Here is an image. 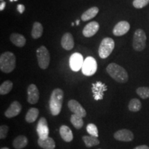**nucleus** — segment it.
<instances>
[{
  "label": "nucleus",
  "mask_w": 149,
  "mask_h": 149,
  "mask_svg": "<svg viewBox=\"0 0 149 149\" xmlns=\"http://www.w3.org/2000/svg\"><path fill=\"white\" fill-rule=\"evenodd\" d=\"M64 91L61 88H55L51 93L49 101L50 110L53 116L58 115L61 111L63 101H64Z\"/></svg>",
  "instance_id": "nucleus-1"
},
{
  "label": "nucleus",
  "mask_w": 149,
  "mask_h": 149,
  "mask_svg": "<svg viewBox=\"0 0 149 149\" xmlns=\"http://www.w3.org/2000/svg\"><path fill=\"white\" fill-rule=\"evenodd\" d=\"M107 72L117 82L124 84L128 80V74L124 68L120 65L111 63L107 67Z\"/></svg>",
  "instance_id": "nucleus-2"
},
{
  "label": "nucleus",
  "mask_w": 149,
  "mask_h": 149,
  "mask_svg": "<svg viewBox=\"0 0 149 149\" xmlns=\"http://www.w3.org/2000/svg\"><path fill=\"white\" fill-rule=\"evenodd\" d=\"M16 66L15 56L11 52L7 51L0 56V69L5 73H10Z\"/></svg>",
  "instance_id": "nucleus-3"
},
{
  "label": "nucleus",
  "mask_w": 149,
  "mask_h": 149,
  "mask_svg": "<svg viewBox=\"0 0 149 149\" xmlns=\"http://www.w3.org/2000/svg\"><path fill=\"white\" fill-rule=\"evenodd\" d=\"M146 35L142 29L136 30L133 39V47L136 51L141 52L145 49L146 46Z\"/></svg>",
  "instance_id": "nucleus-4"
},
{
  "label": "nucleus",
  "mask_w": 149,
  "mask_h": 149,
  "mask_svg": "<svg viewBox=\"0 0 149 149\" xmlns=\"http://www.w3.org/2000/svg\"><path fill=\"white\" fill-rule=\"evenodd\" d=\"M115 48V42L111 37H105L100 43L98 53L102 59L107 58Z\"/></svg>",
  "instance_id": "nucleus-5"
},
{
  "label": "nucleus",
  "mask_w": 149,
  "mask_h": 149,
  "mask_svg": "<svg viewBox=\"0 0 149 149\" xmlns=\"http://www.w3.org/2000/svg\"><path fill=\"white\" fill-rule=\"evenodd\" d=\"M36 55L40 68L44 70L46 69L49 66L51 56H50L49 51L46 46H41L40 48H37Z\"/></svg>",
  "instance_id": "nucleus-6"
},
{
  "label": "nucleus",
  "mask_w": 149,
  "mask_h": 149,
  "mask_svg": "<svg viewBox=\"0 0 149 149\" xmlns=\"http://www.w3.org/2000/svg\"><path fill=\"white\" fill-rule=\"evenodd\" d=\"M97 70V64L95 59L93 57H88L84 59L81 68V72L86 76H91L95 73Z\"/></svg>",
  "instance_id": "nucleus-7"
},
{
  "label": "nucleus",
  "mask_w": 149,
  "mask_h": 149,
  "mask_svg": "<svg viewBox=\"0 0 149 149\" xmlns=\"http://www.w3.org/2000/svg\"><path fill=\"white\" fill-rule=\"evenodd\" d=\"M107 89L108 87L107 84L102 81H96L95 83H93L91 91H92L93 96L95 100L96 101L102 100L104 97V93L107 91Z\"/></svg>",
  "instance_id": "nucleus-8"
},
{
  "label": "nucleus",
  "mask_w": 149,
  "mask_h": 149,
  "mask_svg": "<svg viewBox=\"0 0 149 149\" xmlns=\"http://www.w3.org/2000/svg\"><path fill=\"white\" fill-rule=\"evenodd\" d=\"M84 59L83 56L79 53H74L70 55L69 59L70 68L74 72L79 71L82 68Z\"/></svg>",
  "instance_id": "nucleus-9"
},
{
  "label": "nucleus",
  "mask_w": 149,
  "mask_h": 149,
  "mask_svg": "<svg viewBox=\"0 0 149 149\" xmlns=\"http://www.w3.org/2000/svg\"><path fill=\"white\" fill-rule=\"evenodd\" d=\"M37 133L39 138L45 139L48 137L49 129H48V122L45 117H41L37 125Z\"/></svg>",
  "instance_id": "nucleus-10"
},
{
  "label": "nucleus",
  "mask_w": 149,
  "mask_h": 149,
  "mask_svg": "<svg viewBox=\"0 0 149 149\" xmlns=\"http://www.w3.org/2000/svg\"><path fill=\"white\" fill-rule=\"evenodd\" d=\"M27 101L29 104H37L40 99V91L35 84H30L27 88Z\"/></svg>",
  "instance_id": "nucleus-11"
},
{
  "label": "nucleus",
  "mask_w": 149,
  "mask_h": 149,
  "mask_svg": "<svg viewBox=\"0 0 149 149\" xmlns=\"http://www.w3.org/2000/svg\"><path fill=\"white\" fill-rule=\"evenodd\" d=\"M68 107L69 108L70 111L73 113L74 115H77L82 118L86 115V111L84 108L76 100H70L68 103Z\"/></svg>",
  "instance_id": "nucleus-12"
},
{
  "label": "nucleus",
  "mask_w": 149,
  "mask_h": 149,
  "mask_svg": "<svg viewBox=\"0 0 149 149\" xmlns=\"http://www.w3.org/2000/svg\"><path fill=\"white\" fill-rule=\"evenodd\" d=\"M113 137L116 140L126 141V142H129V141H133L134 139L133 132L128 129H121L117 130L114 133Z\"/></svg>",
  "instance_id": "nucleus-13"
},
{
  "label": "nucleus",
  "mask_w": 149,
  "mask_h": 149,
  "mask_svg": "<svg viewBox=\"0 0 149 149\" xmlns=\"http://www.w3.org/2000/svg\"><path fill=\"white\" fill-rule=\"evenodd\" d=\"M130 24L126 21L118 22L113 28V33L115 36L120 37L126 34L130 30Z\"/></svg>",
  "instance_id": "nucleus-14"
},
{
  "label": "nucleus",
  "mask_w": 149,
  "mask_h": 149,
  "mask_svg": "<svg viewBox=\"0 0 149 149\" xmlns=\"http://www.w3.org/2000/svg\"><path fill=\"white\" fill-rule=\"evenodd\" d=\"M22 111V105L17 101H14L10 104V107L5 111L4 115L7 118H13L19 114Z\"/></svg>",
  "instance_id": "nucleus-15"
},
{
  "label": "nucleus",
  "mask_w": 149,
  "mask_h": 149,
  "mask_svg": "<svg viewBox=\"0 0 149 149\" xmlns=\"http://www.w3.org/2000/svg\"><path fill=\"white\" fill-rule=\"evenodd\" d=\"M99 29H100V24H98V22L95 21L91 22L84 28L82 31L83 35L86 37H91L98 32Z\"/></svg>",
  "instance_id": "nucleus-16"
},
{
  "label": "nucleus",
  "mask_w": 149,
  "mask_h": 149,
  "mask_svg": "<svg viewBox=\"0 0 149 149\" xmlns=\"http://www.w3.org/2000/svg\"><path fill=\"white\" fill-rule=\"evenodd\" d=\"M61 45L64 49L66 51H70L74 47V42L73 37L71 33H66L64 34L61 40Z\"/></svg>",
  "instance_id": "nucleus-17"
},
{
  "label": "nucleus",
  "mask_w": 149,
  "mask_h": 149,
  "mask_svg": "<svg viewBox=\"0 0 149 149\" xmlns=\"http://www.w3.org/2000/svg\"><path fill=\"white\" fill-rule=\"evenodd\" d=\"M10 40L15 46L19 48H22L25 46L26 42V40L25 37L24 35L15 33L10 35Z\"/></svg>",
  "instance_id": "nucleus-18"
},
{
  "label": "nucleus",
  "mask_w": 149,
  "mask_h": 149,
  "mask_svg": "<svg viewBox=\"0 0 149 149\" xmlns=\"http://www.w3.org/2000/svg\"><path fill=\"white\" fill-rule=\"evenodd\" d=\"M59 134L62 139L66 142H70L73 139V134L68 126L63 125L59 128Z\"/></svg>",
  "instance_id": "nucleus-19"
},
{
  "label": "nucleus",
  "mask_w": 149,
  "mask_h": 149,
  "mask_svg": "<svg viewBox=\"0 0 149 149\" xmlns=\"http://www.w3.org/2000/svg\"><path fill=\"white\" fill-rule=\"evenodd\" d=\"M99 8L96 6L91 7L88 10L85 11L84 13L81 15V19L82 20L83 22H87L91 20V19L94 18L95 17L97 16V15L99 13Z\"/></svg>",
  "instance_id": "nucleus-20"
},
{
  "label": "nucleus",
  "mask_w": 149,
  "mask_h": 149,
  "mask_svg": "<svg viewBox=\"0 0 149 149\" xmlns=\"http://www.w3.org/2000/svg\"><path fill=\"white\" fill-rule=\"evenodd\" d=\"M37 144L41 148L44 149H55V142L54 139L48 137L45 139L39 138L37 139Z\"/></svg>",
  "instance_id": "nucleus-21"
},
{
  "label": "nucleus",
  "mask_w": 149,
  "mask_h": 149,
  "mask_svg": "<svg viewBox=\"0 0 149 149\" xmlns=\"http://www.w3.org/2000/svg\"><path fill=\"white\" fill-rule=\"evenodd\" d=\"M28 143H29V140L26 136L19 135L13 140V145L15 149H22L25 148L27 146Z\"/></svg>",
  "instance_id": "nucleus-22"
},
{
  "label": "nucleus",
  "mask_w": 149,
  "mask_h": 149,
  "mask_svg": "<svg viewBox=\"0 0 149 149\" xmlns=\"http://www.w3.org/2000/svg\"><path fill=\"white\" fill-rule=\"evenodd\" d=\"M43 31H44V29H43L42 24L38 22H35L33 25L31 36L35 40L40 38L42 36Z\"/></svg>",
  "instance_id": "nucleus-23"
},
{
  "label": "nucleus",
  "mask_w": 149,
  "mask_h": 149,
  "mask_svg": "<svg viewBox=\"0 0 149 149\" xmlns=\"http://www.w3.org/2000/svg\"><path fill=\"white\" fill-rule=\"evenodd\" d=\"M39 111L38 109L36 108H31L29 110V111L27 112L26 115L25 120L28 123H33L36 121L37 117H38Z\"/></svg>",
  "instance_id": "nucleus-24"
},
{
  "label": "nucleus",
  "mask_w": 149,
  "mask_h": 149,
  "mask_svg": "<svg viewBox=\"0 0 149 149\" xmlns=\"http://www.w3.org/2000/svg\"><path fill=\"white\" fill-rule=\"evenodd\" d=\"M82 139L84 142L86 146L88 147V148H91V147L97 146L100 144V141L97 137H94L92 135H84L82 137Z\"/></svg>",
  "instance_id": "nucleus-25"
},
{
  "label": "nucleus",
  "mask_w": 149,
  "mask_h": 149,
  "mask_svg": "<svg viewBox=\"0 0 149 149\" xmlns=\"http://www.w3.org/2000/svg\"><path fill=\"white\" fill-rule=\"evenodd\" d=\"M141 103L140 100L137 98H133L130 100L128 103V110L131 112H138L141 109Z\"/></svg>",
  "instance_id": "nucleus-26"
},
{
  "label": "nucleus",
  "mask_w": 149,
  "mask_h": 149,
  "mask_svg": "<svg viewBox=\"0 0 149 149\" xmlns=\"http://www.w3.org/2000/svg\"><path fill=\"white\" fill-rule=\"evenodd\" d=\"M13 87V83L10 80H6L0 86V94L4 95L9 93Z\"/></svg>",
  "instance_id": "nucleus-27"
},
{
  "label": "nucleus",
  "mask_w": 149,
  "mask_h": 149,
  "mask_svg": "<svg viewBox=\"0 0 149 149\" xmlns=\"http://www.w3.org/2000/svg\"><path fill=\"white\" fill-rule=\"evenodd\" d=\"M70 122L73 126L77 129H80L84 126V121L82 117L77 115H72L70 117Z\"/></svg>",
  "instance_id": "nucleus-28"
},
{
  "label": "nucleus",
  "mask_w": 149,
  "mask_h": 149,
  "mask_svg": "<svg viewBox=\"0 0 149 149\" xmlns=\"http://www.w3.org/2000/svg\"><path fill=\"white\" fill-rule=\"evenodd\" d=\"M136 93L143 100L149 98V87H139L136 90Z\"/></svg>",
  "instance_id": "nucleus-29"
},
{
  "label": "nucleus",
  "mask_w": 149,
  "mask_h": 149,
  "mask_svg": "<svg viewBox=\"0 0 149 149\" xmlns=\"http://www.w3.org/2000/svg\"><path fill=\"white\" fill-rule=\"evenodd\" d=\"M86 130L90 135L94 136V137H98V129L96 125L94 124H88L86 126Z\"/></svg>",
  "instance_id": "nucleus-30"
},
{
  "label": "nucleus",
  "mask_w": 149,
  "mask_h": 149,
  "mask_svg": "<svg viewBox=\"0 0 149 149\" xmlns=\"http://www.w3.org/2000/svg\"><path fill=\"white\" fill-rule=\"evenodd\" d=\"M149 3V0H134L133 5L135 8L140 9L146 6Z\"/></svg>",
  "instance_id": "nucleus-31"
},
{
  "label": "nucleus",
  "mask_w": 149,
  "mask_h": 149,
  "mask_svg": "<svg viewBox=\"0 0 149 149\" xmlns=\"http://www.w3.org/2000/svg\"><path fill=\"white\" fill-rule=\"evenodd\" d=\"M8 126L6 125H2L0 127V138L1 139H5L7 137L8 133Z\"/></svg>",
  "instance_id": "nucleus-32"
},
{
  "label": "nucleus",
  "mask_w": 149,
  "mask_h": 149,
  "mask_svg": "<svg viewBox=\"0 0 149 149\" xmlns=\"http://www.w3.org/2000/svg\"><path fill=\"white\" fill-rule=\"evenodd\" d=\"M17 8L18 12L20 14L23 13L24 12V10H25V6H24V5H23V4H18Z\"/></svg>",
  "instance_id": "nucleus-33"
},
{
  "label": "nucleus",
  "mask_w": 149,
  "mask_h": 149,
  "mask_svg": "<svg viewBox=\"0 0 149 149\" xmlns=\"http://www.w3.org/2000/svg\"><path fill=\"white\" fill-rule=\"evenodd\" d=\"M133 149H149V147L146 145H140V146H136Z\"/></svg>",
  "instance_id": "nucleus-34"
},
{
  "label": "nucleus",
  "mask_w": 149,
  "mask_h": 149,
  "mask_svg": "<svg viewBox=\"0 0 149 149\" xmlns=\"http://www.w3.org/2000/svg\"><path fill=\"white\" fill-rule=\"evenodd\" d=\"M6 3L4 1H1V4H0V10L2 11V10H4L5 6H6Z\"/></svg>",
  "instance_id": "nucleus-35"
},
{
  "label": "nucleus",
  "mask_w": 149,
  "mask_h": 149,
  "mask_svg": "<svg viewBox=\"0 0 149 149\" xmlns=\"http://www.w3.org/2000/svg\"><path fill=\"white\" fill-rule=\"evenodd\" d=\"M79 19L76 20V22H75V24H76V25L78 26V25H79Z\"/></svg>",
  "instance_id": "nucleus-36"
},
{
  "label": "nucleus",
  "mask_w": 149,
  "mask_h": 149,
  "mask_svg": "<svg viewBox=\"0 0 149 149\" xmlns=\"http://www.w3.org/2000/svg\"><path fill=\"white\" fill-rule=\"evenodd\" d=\"M1 149H10V148H6V147H3V148H1Z\"/></svg>",
  "instance_id": "nucleus-37"
},
{
  "label": "nucleus",
  "mask_w": 149,
  "mask_h": 149,
  "mask_svg": "<svg viewBox=\"0 0 149 149\" xmlns=\"http://www.w3.org/2000/svg\"><path fill=\"white\" fill-rule=\"evenodd\" d=\"M71 25H72V26H74V22H72V24H71Z\"/></svg>",
  "instance_id": "nucleus-38"
},
{
  "label": "nucleus",
  "mask_w": 149,
  "mask_h": 149,
  "mask_svg": "<svg viewBox=\"0 0 149 149\" xmlns=\"http://www.w3.org/2000/svg\"><path fill=\"white\" fill-rule=\"evenodd\" d=\"M14 0H10V1H11V2H12V1H13Z\"/></svg>",
  "instance_id": "nucleus-39"
},
{
  "label": "nucleus",
  "mask_w": 149,
  "mask_h": 149,
  "mask_svg": "<svg viewBox=\"0 0 149 149\" xmlns=\"http://www.w3.org/2000/svg\"><path fill=\"white\" fill-rule=\"evenodd\" d=\"M0 1H1H1H3V0H0Z\"/></svg>",
  "instance_id": "nucleus-40"
},
{
  "label": "nucleus",
  "mask_w": 149,
  "mask_h": 149,
  "mask_svg": "<svg viewBox=\"0 0 149 149\" xmlns=\"http://www.w3.org/2000/svg\"><path fill=\"white\" fill-rule=\"evenodd\" d=\"M14 1H17V0H14Z\"/></svg>",
  "instance_id": "nucleus-41"
},
{
  "label": "nucleus",
  "mask_w": 149,
  "mask_h": 149,
  "mask_svg": "<svg viewBox=\"0 0 149 149\" xmlns=\"http://www.w3.org/2000/svg\"><path fill=\"white\" fill-rule=\"evenodd\" d=\"M98 149H102V148H98Z\"/></svg>",
  "instance_id": "nucleus-42"
}]
</instances>
